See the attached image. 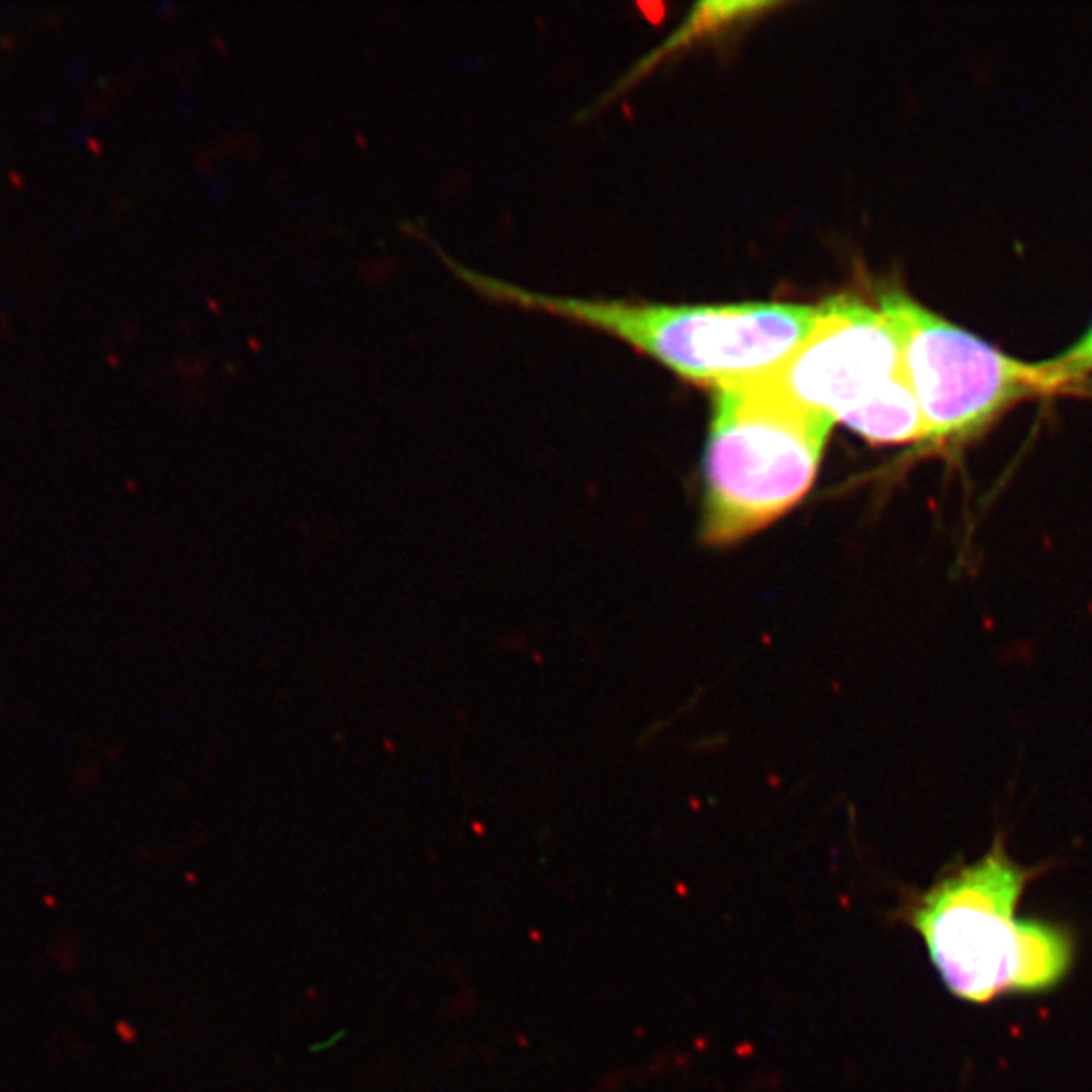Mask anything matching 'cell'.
I'll list each match as a JSON object with an SVG mask.
<instances>
[{
	"label": "cell",
	"instance_id": "obj_5",
	"mask_svg": "<svg viewBox=\"0 0 1092 1092\" xmlns=\"http://www.w3.org/2000/svg\"><path fill=\"white\" fill-rule=\"evenodd\" d=\"M896 326L927 441L971 438L999 411L1044 391L1038 364L1009 359L985 340L924 310L902 292L880 296Z\"/></svg>",
	"mask_w": 1092,
	"mask_h": 1092
},
{
	"label": "cell",
	"instance_id": "obj_2",
	"mask_svg": "<svg viewBox=\"0 0 1092 1092\" xmlns=\"http://www.w3.org/2000/svg\"><path fill=\"white\" fill-rule=\"evenodd\" d=\"M484 294L607 332L692 383L717 388L765 376L785 362L823 318V304L657 306L554 298L474 273Z\"/></svg>",
	"mask_w": 1092,
	"mask_h": 1092
},
{
	"label": "cell",
	"instance_id": "obj_1",
	"mask_svg": "<svg viewBox=\"0 0 1092 1092\" xmlns=\"http://www.w3.org/2000/svg\"><path fill=\"white\" fill-rule=\"evenodd\" d=\"M1030 878L1028 868L996 842L977 862L912 898L907 921L953 996L989 1004L1004 994H1042L1073 969L1071 934L1052 922L1016 917Z\"/></svg>",
	"mask_w": 1092,
	"mask_h": 1092
},
{
	"label": "cell",
	"instance_id": "obj_6",
	"mask_svg": "<svg viewBox=\"0 0 1092 1092\" xmlns=\"http://www.w3.org/2000/svg\"><path fill=\"white\" fill-rule=\"evenodd\" d=\"M1092 371V328L1085 334L1080 342H1076L1073 349H1068L1064 354L1052 359L1044 364H1038V375L1044 391L1046 388H1060L1085 376Z\"/></svg>",
	"mask_w": 1092,
	"mask_h": 1092
},
{
	"label": "cell",
	"instance_id": "obj_3",
	"mask_svg": "<svg viewBox=\"0 0 1092 1092\" xmlns=\"http://www.w3.org/2000/svg\"><path fill=\"white\" fill-rule=\"evenodd\" d=\"M832 425L759 381L718 388L705 467V539L734 542L795 506L816 480Z\"/></svg>",
	"mask_w": 1092,
	"mask_h": 1092
},
{
	"label": "cell",
	"instance_id": "obj_4",
	"mask_svg": "<svg viewBox=\"0 0 1092 1092\" xmlns=\"http://www.w3.org/2000/svg\"><path fill=\"white\" fill-rule=\"evenodd\" d=\"M806 342L765 376L753 378L795 405L840 421L872 443L927 441L905 350L880 306L838 296Z\"/></svg>",
	"mask_w": 1092,
	"mask_h": 1092
}]
</instances>
